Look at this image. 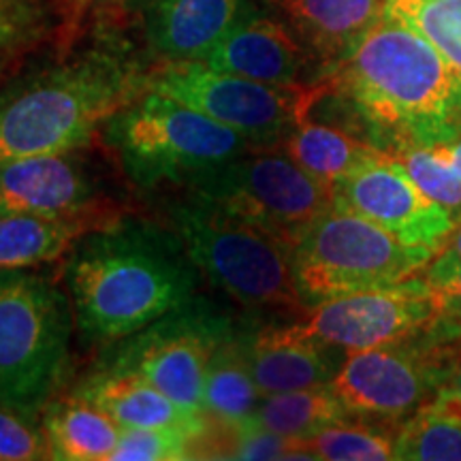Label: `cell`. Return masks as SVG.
I'll use <instances>...</instances> for the list:
<instances>
[{"label":"cell","mask_w":461,"mask_h":461,"mask_svg":"<svg viewBox=\"0 0 461 461\" xmlns=\"http://www.w3.org/2000/svg\"><path fill=\"white\" fill-rule=\"evenodd\" d=\"M15 37H17V17L15 20L3 22V24H0V58H3L5 51L11 48V43L15 41Z\"/></svg>","instance_id":"cell-34"},{"label":"cell","mask_w":461,"mask_h":461,"mask_svg":"<svg viewBox=\"0 0 461 461\" xmlns=\"http://www.w3.org/2000/svg\"><path fill=\"white\" fill-rule=\"evenodd\" d=\"M41 428L50 459L60 461H109L122 434L107 412L77 393L50 402Z\"/></svg>","instance_id":"cell-21"},{"label":"cell","mask_w":461,"mask_h":461,"mask_svg":"<svg viewBox=\"0 0 461 461\" xmlns=\"http://www.w3.org/2000/svg\"><path fill=\"white\" fill-rule=\"evenodd\" d=\"M197 438L182 429L122 428L109 461H182L194 459Z\"/></svg>","instance_id":"cell-29"},{"label":"cell","mask_w":461,"mask_h":461,"mask_svg":"<svg viewBox=\"0 0 461 461\" xmlns=\"http://www.w3.org/2000/svg\"><path fill=\"white\" fill-rule=\"evenodd\" d=\"M350 412L338 400L330 384L312 389L263 395L250 423L288 438L314 436L327 425L348 420Z\"/></svg>","instance_id":"cell-25"},{"label":"cell","mask_w":461,"mask_h":461,"mask_svg":"<svg viewBox=\"0 0 461 461\" xmlns=\"http://www.w3.org/2000/svg\"><path fill=\"white\" fill-rule=\"evenodd\" d=\"M184 193L257 224L288 246L333 205V188L280 148H252L194 180Z\"/></svg>","instance_id":"cell-9"},{"label":"cell","mask_w":461,"mask_h":461,"mask_svg":"<svg viewBox=\"0 0 461 461\" xmlns=\"http://www.w3.org/2000/svg\"><path fill=\"white\" fill-rule=\"evenodd\" d=\"M333 203L378 224L402 244L434 252L457 227L384 149L333 186Z\"/></svg>","instance_id":"cell-14"},{"label":"cell","mask_w":461,"mask_h":461,"mask_svg":"<svg viewBox=\"0 0 461 461\" xmlns=\"http://www.w3.org/2000/svg\"><path fill=\"white\" fill-rule=\"evenodd\" d=\"M303 327L338 348L363 350L403 342L440 327V305L428 280L333 297L305 310Z\"/></svg>","instance_id":"cell-12"},{"label":"cell","mask_w":461,"mask_h":461,"mask_svg":"<svg viewBox=\"0 0 461 461\" xmlns=\"http://www.w3.org/2000/svg\"><path fill=\"white\" fill-rule=\"evenodd\" d=\"M384 152L442 146L461 135V84L434 45L384 11L327 75Z\"/></svg>","instance_id":"cell-2"},{"label":"cell","mask_w":461,"mask_h":461,"mask_svg":"<svg viewBox=\"0 0 461 461\" xmlns=\"http://www.w3.org/2000/svg\"><path fill=\"white\" fill-rule=\"evenodd\" d=\"M244 7V0H143V39L163 62L203 60Z\"/></svg>","instance_id":"cell-17"},{"label":"cell","mask_w":461,"mask_h":461,"mask_svg":"<svg viewBox=\"0 0 461 461\" xmlns=\"http://www.w3.org/2000/svg\"><path fill=\"white\" fill-rule=\"evenodd\" d=\"M434 148L448 160V163H451L453 167H457V169L461 171V135L455 137L453 141L442 143V146H434Z\"/></svg>","instance_id":"cell-33"},{"label":"cell","mask_w":461,"mask_h":461,"mask_svg":"<svg viewBox=\"0 0 461 461\" xmlns=\"http://www.w3.org/2000/svg\"><path fill=\"white\" fill-rule=\"evenodd\" d=\"M146 77L109 51H88L0 92V163L86 148L146 92Z\"/></svg>","instance_id":"cell-3"},{"label":"cell","mask_w":461,"mask_h":461,"mask_svg":"<svg viewBox=\"0 0 461 461\" xmlns=\"http://www.w3.org/2000/svg\"><path fill=\"white\" fill-rule=\"evenodd\" d=\"M199 276L176 230L135 216L88 230L62 267L75 330L88 344H115L163 319L194 295Z\"/></svg>","instance_id":"cell-1"},{"label":"cell","mask_w":461,"mask_h":461,"mask_svg":"<svg viewBox=\"0 0 461 461\" xmlns=\"http://www.w3.org/2000/svg\"><path fill=\"white\" fill-rule=\"evenodd\" d=\"M395 459L461 461V400L451 384L403 419L395 434Z\"/></svg>","instance_id":"cell-24"},{"label":"cell","mask_w":461,"mask_h":461,"mask_svg":"<svg viewBox=\"0 0 461 461\" xmlns=\"http://www.w3.org/2000/svg\"><path fill=\"white\" fill-rule=\"evenodd\" d=\"M457 339L438 327L403 342L350 350L330 387L350 417L400 420L451 383Z\"/></svg>","instance_id":"cell-10"},{"label":"cell","mask_w":461,"mask_h":461,"mask_svg":"<svg viewBox=\"0 0 461 461\" xmlns=\"http://www.w3.org/2000/svg\"><path fill=\"white\" fill-rule=\"evenodd\" d=\"M233 330L235 322L229 316L193 295L163 319L115 342L103 370L140 374L186 411L205 414L210 357Z\"/></svg>","instance_id":"cell-11"},{"label":"cell","mask_w":461,"mask_h":461,"mask_svg":"<svg viewBox=\"0 0 461 461\" xmlns=\"http://www.w3.org/2000/svg\"><path fill=\"white\" fill-rule=\"evenodd\" d=\"M146 88L197 109L255 148H280L327 95V84H265L207 67L165 62L146 75Z\"/></svg>","instance_id":"cell-8"},{"label":"cell","mask_w":461,"mask_h":461,"mask_svg":"<svg viewBox=\"0 0 461 461\" xmlns=\"http://www.w3.org/2000/svg\"><path fill=\"white\" fill-rule=\"evenodd\" d=\"M246 355L263 395L330 384L346 350L316 338L303 322L244 330Z\"/></svg>","instance_id":"cell-15"},{"label":"cell","mask_w":461,"mask_h":461,"mask_svg":"<svg viewBox=\"0 0 461 461\" xmlns=\"http://www.w3.org/2000/svg\"><path fill=\"white\" fill-rule=\"evenodd\" d=\"M451 387L455 389V393L459 395V400H461V359L457 361V367H455V372H453V378H451Z\"/></svg>","instance_id":"cell-36"},{"label":"cell","mask_w":461,"mask_h":461,"mask_svg":"<svg viewBox=\"0 0 461 461\" xmlns=\"http://www.w3.org/2000/svg\"><path fill=\"white\" fill-rule=\"evenodd\" d=\"M167 216L199 274L233 302L250 310L305 312L286 241L188 193Z\"/></svg>","instance_id":"cell-5"},{"label":"cell","mask_w":461,"mask_h":461,"mask_svg":"<svg viewBox=\"0 0 461 461\" xmlns=\"http://www.w3.org/2000/svg\"><path fill=\"white\" fill-rule=\"evenodd\" d=\"M103 132L124 176L143 190L188 188L255 148L205 113L152 90L120 109Z\"/></svg>","instance_id":"cell-4"},{"label":"cell","mask_w":461,"mask_h":461,"mask_svg":"<svg viewBox=\"0 0 461 461\" xmlns=\"http://www.w3.org/2000/svg\"><path fill=\"white\" fill-rule=\"evenodd\" d=\"M50 459L43 428L9 403L0 402V461Z\"/></svg>","instance_id":"cell-30"},{"label":"cell","mask_w":461,"mask_h":461,"mask_svg":"<svg viewBox=\"0 0 461 461\" xmlns=\"http://www.w3.org/2000/svg\"><path fill=\"white\" fill-rule=\"evenodd\" d=\"M305 447L314 459L327 461H384L395 459V436L363 420H342L327 425L305 438Z\"/></svg>","instance_id":"cell-27"},{"label":"cell","mask_w":461,"mask_h":461,"mask_svg":"<svg viewBox=\"0 0 461 461\" xmlns=\"http://www.w3.org/2000/svg\"><path fill=\"white\" fill-rule=\"evenodd\" d=\"M280 149L302 169L312 173L316 180L325 182L331 188L383 152L372 141L357 137L355 132L314 122L310 115L288 132Z\"/></svg>","instance_id":"cell-22"},{"label":"cell","mask_w":461,"mask_h":461,"mask_svg":"<svg viewBox=\"0 0 461 461\" xmlns=\"http://www.w3.org/2000/svg\"><path fill=\"white\" fill-rule=\"evenodd\" d=\"M75 330L68 293L43 272H0V402L43 412L68 367Z\"/></svg>","instance_id":"cell-6"},{"label":"cell","mask_w":461,"mask_h":461,"mask_svg":"<svg viewBox=\"0 0 461 461\" xmlns=\"http://www.w3.org/2000/svg\"><path fill=\"white\" fill-rule=\"evenodd\" d=\"M280 20L327 71L353 51L384 14V0H269Z\"/></svg>","instance_id":"cell-18"},{"label":"cell","mask_w":461,"mask_h":461,"mask_svg":"<svg viewBox=\"0 0 461 461\" xmlns=\"http://www.w3.org/2000/svg\"><path fill=\"white\" fill-rule=\"evenodd\" d=\"M431 263H438V265L461 263V222L457 224V227H455L453 235L447 241V246L442 248L440 252H438Z\"/></svg>","instance_id":"cell-32"},{"label":"cell","mask_w":461,"mask_h":461,"mask_svg":"<svg viewBox=\"0 0 461 461\" xmlns=\"http://www.w3.org/2000/svg\"><path fill=\"white\" fill-rule=\"evenodd\" d=\"M436 255L402 244L378 224L333 203L293 244V276L308 310L327 299L417 278Z\"/></svg>","instance_id":"cell-7"},{"label":"cell","mask_w":461,"mask_h":461,"mask_svg":"<svg viewBox=\"0 0 461 461\" xmlns=\"http://www.w3.org/2000/svg\"><path fill=\"white\" fill-rule=\"evenodd\" d=\"M391 157L431 201L445 207L455 224L461 222V171L434 146H402Z\"/></svg>","instance_id":"cell-28"},{"label":"cell","mask_w":461,"mask_h":461,"mask_svg":"<svg viewBox=\"0 0 461 461\" xmlns=\"http://www.w3.org/2000/svg\"><path fill=\"white\" fill-rule=\"evenodd\" d=\"M84 148L0 163V210L105 224L118 214L103 176Z\"/></svg>","instance_id":"cell-13"},{"label":"cell","mask_w":461,"mask_h":461,"mask_svg":"<svg viewBox=\"0 0 461 461\" xmlns=\"http://www.w3.org/2000/svg\"><path fill=\"white\" fill-rule=\"evenodd\" d=\"M384 11L428 39L461 84V0H384Z\"/></svg>","instance_id":"cell-26"},{"label":"cell","mask_w":461,"mask_h":461,"mask_svg":"<svg viewBox=\"0 0 461 461\" xmlns=\"http://www.w3.org/2000/svg\"><path fill=\"white\" fill-rule=\"evenodd\" d=\"M75 393L99 406L120 428L182 429L197 438V442L207 431L205 414L186 411L140 374L101 367Z\"/></svg>","instance_id":"cell-19"},{"label":"cell","mask_w":461,"mask_h":461,"mask_svg":"<svg viewBox=\"0 0 461 461\" xmlns=\"http://www.w3.org/2000/svg\"><path fill=\"white\" fill-rule=\"evenodd\" d=\"M96 224L0 210V272L34 269L67 257Z\"/></svg>","instance_id":"cell-23"},{"label":"cell","mask_w":461,"mask_h":461,"mask_svg":"<svg viewBox=\"0 0 461 461\" xmlns=\"http://www.w3.org/2000/svg\"><path fill=\"white\" fill-rule=\"evenodd\" d=\"M425 280L440 305V319L461 339V263L428 265Z\"/></svg>","instance_id":"cell-31"},{"label":"cell","mask_w":461,"mask_h":461,"mask_svg":"<svg viewBox=\"0 0 461 461\" xmlns=\"http://www.w3.org/2000/svg\"><path fill=\"white\" fill-rule=\"evenodd\" d=\"M263 393L252 376L246 355L244 330L235 327L210 357L205 376L203 411L222 429H240L255 417Z\"/></svg>","instance_id":"cell-20"},{"label":"cell","mask_w":461,"mask_h":461,"mask_svg":"<svg viewBox=\"0 0 461 461\" xmlns=\"http://www.w3.org/2000/svg\"><path fill=\"white\" fill-rule=\"evenodd\" d=\"M9 20H15V11L11 7V0H0V24Z\"/></svg>","instance_id":"cell-35"},{"label":"cell","mask_w":461,"mask_h":461,"mask_svg":"<svg viewBox=\"0 0 461 461\" xmlns=\"http://www.w3.org/2000/svg\"><path fill=\"white\" fill-rule=\"evenodd\" d=\"M312 56L285 20L241 9L216 48L203 58L207 67L265 84H305Z\"/></svg>","instance_id":"cell-16"}]
</instances>
